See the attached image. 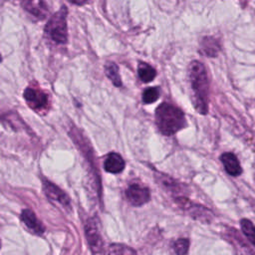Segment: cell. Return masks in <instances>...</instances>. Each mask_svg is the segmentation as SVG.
<instances>
[{
  "label": "cell",
  "mask_w": 255,
  "mask_h": 255,
  "mask_svg": "<svg viewBox=\"0 0 255 255\" xmlns=\"http://www.w3.org/2000/svg\"><path fill=\"white\" fill-rule=\"evenodd\" d=\"M24 99L30 108L34 110H41L48 104L47 95L41 90L35 88H27L24 92Z\"/></svg>",
  "instance_id": "cell-7"
},
{
  "label": "cell",
  "mask_w": 255,
  "mask_h": 255,
  "mask_svg": "<svg viewBox=\"0 0 255 255\" xmlns=\"http://www.w3.org/2000/svg\"><path fill=\"white\" fill-rule=\"evenodd\" d=\"M137 74H138L139 79L143 83H148L154 79L156 72L150 65H148L144 62H140L137 67Z\"/></svg>",
  "instance_id": "cell-14"
},
{
  "label": "cell",
  "mask_w": 255,
  "mask_h": 255,
  "mask_svg": "<svg viewBox=\"0 0 255 255\" xmlns=\"http://www.w3.org/2000/svg\"><path fill=\"white\" fill-rule=\"evenodd\" d=\"M126 196L131 205L140 206L149 200L150 192L147 187L133 183L126 190Z\"/></svg>",
  "instance_id": "cell-5"
},
{
  "label": "cell",
  "mask_w": 255,
  "mask_h": 255,
  "mask_svg": "<svg viewBox=\"0 0 255 255\" xmlns=\"http://www.w3.org/2000/svg\"><path fill=\"white\" fill-rule=\"evenodd\" d=\"M125 160L123 157L116 152H111L105 159L104 167L105 170L111 173H120L125 168Z\"/></svg>",
  "instance_id": "cell-11"
},
{
  "label": "cell",
  "mask_w": 255,
  "mask_h": 255,
  "mask_svg": "<svg viewBox=\"0 0 255 255\" xmlns=\"http://www.w3.org/2000/svg\"><path fill=\"white\" fill-rule=\"evenodd\" d=\"M85 232L87 241L93 255H103L104 253V241L102 239L98 221L96 218H90L85 226Z\"/></svg>",
  "instance_id": "cell-4"
},
{
  "label": "cell",
  "mask_w": 255,
  "mask_h": 255,
  "mask_svg": "<svg viewBox=\"0 0 255 255\" xmlns=\"http://www.w3.org/2000/svg\"><path fill=\"white\" fill-rule=\"evenodd\" d=\"M176 202L178 203V205H180L182 208L188 210L190 212V214L196 218V219H201V220H210L211 218V213L208 209L202 207V206H197V205H194L192 204L191 202H189L186 198H182V197H179L176 199Z\"/></svg>",
  "instance_id": "cell-9"
},
{
  "label": "cell",
  "mask_w": 255,
  "mask_h": 255,
  "mask_svg": "<svg viewBox=\"0 0 255 255\" xmlns=\"http://www.w3.org/2000/svg\"><path fill=\"white\" fill-rule=\"evenodd\" d=\"M1 60H2V59H1V55H0V62H1Z\"/></svg>",
  "instance_id": "cell-20"
},
{
  "label": "cell",
  "mask_w": 255,
  "mask_h": 255,
  "mask_svg": "<svg viewBox=\"0 0 255 255\" xmlns=\"http://www.w3.org/2000/svg\"><path fill=\"white\" fill-rule=\"evenodd\" d=\"M201 49L207 55V57H215L220 50L219 44L216 39L211 37H205L202 39Z\"/></svg>",
  "instance_id": "cell-13"
},
{
  "label": "cell",
  "mask_w": 255,
  "mask_h": 255,
  "mask_svg": "<svg viewBox=\"0 0 255 255\" xmlns=\"http://www.w3.org/2000/svg\"><path fill=\"white\" fill-rule=\"evenodd\" d=\"M240 226L242 229V232L247 237V239L255 246V226L254 224L248 220V219H241Z\"/></svg>",
  "instance_id": "cell-17"
},
{
  "label": "cell",
  "mask_w": 255,
  "mask_h": 255,
  "mask_svg": "<svg viewBox=\"0 0 255 255\" xmlns=\"http://www.w3.org/2000/svg\"><path fill=\"white\" fill-rule=\"evenodd\" d=\"M155 124L164 135H171L186 125L182 111L172 104L162 103L155 111Z\"/></svg>",
  "instance_id": "cell-2"
},
{
  "label": "cell",
  "mask_w": 255,
  "mask_h": 255,
  "mask_svg": "<svg viewBox=\"0 0 255 255\" xmlns=\"http://www.w3.org/2000/svg\"><path fill=\"white\" fill-rule=\"evenodd\" d=\"M189 79L194 96V107L201 115L208 111V78L205 67L199 61L189 66Z\"/></svg>",
  "instance_id": "cell-1"
},
{
  "label": "cell",
  "mask_w": 255,
  "mask_h": 255,
  "mask_svg": "<svg viewBox=\"0 0 255 255\" xmlns=\"http://www.w3.org/2000/svg\"><path fill=\"white\" fill-rule=\"evenodd\" d=\"M67 9L65 6L54 14L46 26V32L49 37L57 44H65L67 42Z\"/></svg>",
  "instance_id": "cell-3"
},
{
  "label": "cell",
  "mask_w": 255,
  "mask_h": 255,
  "mask_svg": "<svg viewBox=\"0 0 255 255\" xmlns=\"http://www.w3.org/2000/svg\"><path fill=\"white\" fill-rule=\"evenodd\" d=\"M22 5L27 12L40 20L44 19L48 13L47 4L43 1H25Z\"/></svg>",
  "instance_id": "cell-12"
},
{
  "label": "cell",
  "mask_w": 255,
  "mask_h": 255,
  "mask_svg": "<svg viewBox=\"0 0 255 255\" xmlns=\"http://www.w3.org/2000/svg\"><path fill=\"white\" fill-rule=\"evenodd\" d=\"M21 221L25 224V226L34 234L41 235L45 231L44 225L41 221L38 220L35 213L29 209H24L21 213Z\"/></svg>",
  "instance_id": "cell-8"
},
{
  "label": "cell",
  "mask_w": 255,
  "mask_h": 255,
  "mask_svg": "<svg viewBox=\"0 0 255 255\" xmlns=\"http://www.w3.org/2000/svg\"><path fill=\"white\" fill-rule=\"evenodd\" d=\"M159 98V91L155 87H150L144 90L142 93V102L144 104H151Z\"/></svg>",
  "instance_id": "cell-18"
},
{
  "label": "cell",
  "mask_w": 255,
  "mask_h": 255,
  "mask_svg": "<svg viewBox=\"0 0 255 255\" xmlns=\"http://www.w3.org/2000/svg\"><path fill=\"white\" fill-rule=\"evenodd\" d=\"M43 188L46 196L53 202L62 205L65 208H70V198L69 196L58 186L53 184L51 181L44 180Z\"/></svg>",
  "instance_id": "cell-6"
},
{
  "label": "cell",
  "mask_w": 255,
  "mask_h": 255,
  "mask_svg": "<svg viewBox=\"0 0 255 255\" xmlns=\"http://www.w3.org/2000/svg\"><path fill=\"white\" fill-rule=\"evenodd\" d=\"M105 73L115 86L117 87L122 86V80L119 73V68L114 62H108L105 65Z\"/></svg>",
  "instance_id": "cell-15"
},
{
  "label": "cell",
  "mask_w": 255,
  "mask_h": 255,
  "mask_svg": "<svg viewBox=\"0 0 255 255\" xmlns=\"http://www.w3.org/2000/svg\"><path fill=\"white\" fill-rule=\"evenodd\" d=\"M189 249V241L186 238L177 239L173 244V250L176 255H186Z\"/></svg>",
  "instance_id": "cell-19"
},
{
  "label": "cell",
  "mask_w": 255,
  "mask_h": 255,
  "mask_svg": "<svg viewBox=\"0 0 255 255\" xmlns=\"http://www.w3.org/2000/svg\"><path fill=\"white\" fill-rule=\"evenodd\" d=\"M220 159L228 174H230L231 176H238L241 174L242 168L235 154L231 152H225L221 155Z\"/></svg>",
  "instance_id": "cell-10"
},
{
  "label": "cell",
  "mask_w": 255,
  "mask_h": 255,
  "mask_svg": "<svg viewBox=\"0 0 255 255\" xmlns=\"http://www.w3.org/2000/svg\"><path fill=\"white\" fill-rule=\"evenodd\" d=\"M108 255H136V252L131 247L121 244V243H114L110 245Z\"/></svg>",
  "instance_id": "cell-16"
}]
</instances>
